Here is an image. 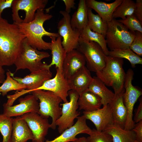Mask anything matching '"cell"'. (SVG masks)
Here are the masks:
<instances>
[{
	"mask_svg": "<svg viewBox=\"0 0 142 142\" xmlns=\"http://www.w3.org/2000/svg\"><path fill=\"white\" fill-rule=\"evenodd\" d=\"M26 38L16 24L0 17V65L14 64Z\"/></svg>",
	"mask_w": 142,
	"mask_h": 142,
	"instance_id": "obj_1",
	"label": "cell"
},
{
	"mask_svg": "<svg viewBox=\"0 0 142 142\" xmlns=\"http://www.w3.org/2000/svg\"><path fill=\"white\" fill-rule=\"evenodd\" d=\"M53 17L51 14L44 13V9H38L35 13L33 20L28 23L13 22L16 24L25 36L28 44L39 50H50V42L44 41L43 37L47 36L56 38L59 36L58 33L46 31L43 27L44 22Z\"/></svg>",
	"mask_w": 142,
	"mask_h": 142,
	"instance_id": "obj_2",
	"label": "cell"
},
{
	"mask_svg": "<svg viewBox=\"0 0 142 142\" xmlns=\"http://www.w3.org/2000/svg\"><path fill=\"white\" fill-rule=\"evenodd\" d=\"M123 59L107 56L105 67L96 73L97 76L106 86L112 87L115 94L125 92L124 85L126 73L123 68Z\"/></svg>",
	"mask_w": 142,
	"mask_h": 142,
	"instance_id": "obj_3",
	"label": "cell"
},
{
	"mask_svg": "<svg viewBox=\"0 0 142 142\" xmlns=\"http://www.w3.org/2000/svg\"><path fill=\"white\" fill-rule=\"evenodd\" d=\"M107 24L105 38L107 46L110 50L129 48L135 32L130 31L115 19L113 18Z\"/></svg>",
	"mask_w": 142,
	"mask_h": 142,
	"instance_id": "obj_4",
	"label": "cell"
},
{
	"mask_svg": "<svg viewBox=\"0 0 142 142\" xmlns=\"http://www.w3.org/2000/svg\"><path fill=\"white\" fill-rule=\"evenodd\" d=\"M38 100L40 103L38 114L44 118L50 116L52 122L50 128L55 130V123L62 114V108L60 106L62 100L53 92L41 90H36L31 92Z\"/></svg>",
	"mask_w": 142,
	"mask_h": 142,
	"instance_id": "obj_5",
	"label": "cell"
},
{
	"mask_svg": "<svg viewBox=\"0 0 142 142\" xmlns=\"http://www.w3.org/2000/svg\"><path fill=\"white\" fill-rule=\"evenodd\" d=\"M49 56L48 53L40 51L32 47L26 38L23 42L21 50L14 64L16 71L27 69L31 73L36 71L42 66L43 63L42 60Z\"/></svg>",
	"mask_w": 142,
	"mask_h": 142,
	"instance_id": "obj_6",
	"label": "cell"
},
{
	"mask_svg": "<svg viewBox=\"0 0 142 142\" xmlns=\"http://www.w3.org/2000/svg\"><path fill=\"white\" fill-rule=\"evenodd\" d=\"M50 68L48 64L43 63L38 70L31 73L23 78L14 77L13 74L11 73V76L13 78L19 83L24 85L27 90L24 89L13 94L9 95L8 99L10 101L14 103L20 96L36 90L41 86L45 81L51 79L52 73Z\"/></svg>",
	"mask_w": 142,
	"mask_h": 142,
	"instance_id": "obj_7",
	"label": "cell"
},
{
	"mask_svg": "<svg viewBox=\"0 0 142 142\" xmlns=\"http://www.w3.org/2000/svg\"><path fill=\"white\" fill-rule=\"evenodd\" d=\"M76 49L84 56L86 67L90 71L97 73L105 67L107 55L97 43L86 41L80 37Z\"/></svg>",
	"mask_w": 142,
	"mask_h": 142,
	"instance_id": "obj_8",
	"label": "cell"
},
{
	"mask_svg": "<svg viewBox=\"0 0 142 142\" xmlns=\"http://www.w3.org/2000/svg\"><path fill=\"white\" fill-rule=\"evenodd\" d=\"M48 0H13L11 8L14 22L28 23L33 20L36 11L44 9Z\"/></svg>",
	"mask_w": 142,
	"mask_h": 142,
	"instance_id": "obj_9",
	"label": "cell"
},
{
	"mask_svg": "<svg viewBox=\"0 0 142 142\" xmlns=\"http://www.w3.org/2000/svg\"><path fill=\"white\" fill-rule=\"evenodd\" d=\"M69 100L68 102L61 105L62 114L55 123L58 126L59 133L61 134L66 129L72 126L74 124V119L80 114L77 110L79 108L78 100L79 94L72 90L68 92Z\"/></svg>",
	"mask_w": 142,
	"mask_h": 142,
	"instance_id": "obj_10",
	"label": "cell"
},
{
	"mask_svg": "<svg viewBox=\"0 0 142 142\" xmlns=\"http://www.w3.org/2000/svg\"><path fill=\"white\" fill-rule=\"evenodd\" d=\"M59 13L63 17L58 24V33L63 38L62 45L67 53L76 49L79 44L80 32L73 29L70 23L71 16L65 11H61Z\"/></svg>",
	"mask_w": 142,
	"mask_h": 142,
	"instance_id": "obj_11",
	"label": "cell"
},
{
	"mask_svg": "<svg viewBox=\"0 0 142 142\" xmlns=\"http://www.w3.org/2000/svg\"><path fill=\"white\" fill-rule=\"evenodd\" d=\"M31 131L33 142H44L50 127L48 118L41 117L37 112H30L22 115Z\"/></svg>",
	"mask_w": 142,
	"mask_h": 142,
	"instance_id": "obj_12",
	"label": "cell"
},
{
	"mask_svg": "<svg viewBox=\"0 0 142 142\" xmlns=\"http://www.w3.org/2000/svg\"><path fill=\"white\" fill-rule=\"evenodd\" d=\"M38 100L32 94L20 98L19 104L13 106L8 105L4 103L3 104V114L7 117H12L22 116L28 113H38L39 109Z\"/></svg>",
	"mask_w": 142,
	"mask_h": 142,
	"instance_id": "obj_13",
	"label": "cell"
},
{
	"mask_svg": "<svg viewBox=\"0 0 142 142\" xmlns=\"http://www.w3.org/2000/svg\"><path fill=\"white\" fill-rule=\"evenodd\" d=\"M56 69L55 77L45 81L36 90H41L52 92L59 97L64 103L68 102V92L70 90L67 79L63 73Z\"/></svg>",
	"mask_w": 142,
	"mask_h": 142,
	"instance_id": "obj_14",
	"label": "cell"
},
{
	"mask_svg": "<svg viewBox=\"0 0 142 142\" xmlns=\"http://www.w3.org/2000/svg\"><path fill=\"white\" fill-rule=\"evenodd\" d=\"M83 115L86 119L91 121L96 129L103 131L106 128L114 123L111 107L109 104L92 111H84Z\"/></svg>",
	"mask_w": 142,
	"mask_h": 142,
	"instance_id": "obj_15",
	"label": "cell"
},
{
	"mask_svg": "<svg viewBox=\"0 0 142 142\" xmlns=\"http://www.w3.org/2000/svg\"><path fill=\"white\" fill-rule=\"evenodd\" d=\"M76 123L72 126L65 130L59 136L53 139L44 142H74L78 138V134L85 133L89 135L92 129L87 125L86 119L84 115L78 116Z\"/></svg>",
	"mask_w": 142,
	"mask_h": 142,
	"instance_id": "obj_16",
	"label": "cell"
},
{
	"mask_svg": "<svg viewBox=\"0 0 142 142\" xmlns=\"http://www.w3.org/2000/svg\"><path fill=\"white\" fill-rule=\"evenodd\" d=\"M85 64L84 56L76 49L67 53L62 67L65 77L68 79Z\"/></svg>",
	"mask_w": 142,
	"mask_h": 142,
	"instance_id": "obj_17",
	"label": "cell"
},
{
	"mask_svg": "<svg viewBox=\"0 0 142 142\" xmlns=\"http://www.w3.org/2000/svg\"><path fill=\"white\" fill-rule=\"evenodd\" d=\"M93 79L90 71L85 66L67 79L70 90L79 94L88 89Z\"/></svg>",
	"mask_w": 142,
	"mask_h": 142,
	"instance_id": "obj_18",
	"label": "cell"
},
{
	"mask_svg": "<svg viewBox=\"0 0 142 142\" xmlns=\"http://www.w3.org/2000/svg\"><path fill=\"white\" fill-rule=\"evenodd\" d=\"M123 0H115L110 3L95 0H85V2L88 8L95 11L104 21L107 23L113 19L112 15L113 12Z\"/></svg>",
	"mask_w": 142,
	"mask_h": 142,
	"instance_id": "obj_19",
	"label": "cell"
},
{
	"mask_svg": "<svg viewBox=\"0 0 142 142\" xmlns=\"http://www.w3.org/2000/svg\"><path fill=\"white\" fill-rule=\"evenodd\" d=\"M33 133L22 116L13 118L12 133L9 142H27L33 139Z\"/></svg>",
	"mask_w": 142,
	"mask_h": 142,
	"instance_id": "obj_20",
	"label": "cell"
},
{
	"mask_svg": "<svg viewBox=\"0 0 142 142\" xmlns=\"http://www.w3.org/2000/svg\"><path fill=\"white\" fill-rule=\"evenodd\" d=\"M124 92L115 94L114 98L109 104L111 108L114 123L124 129L127 116V111L123 100Z\"/></svg>",
	"mask_w": 142,
	"mask_h": 142,
	"instance_id": "obj_21",
	"label": "cell"
},
{
	"mask_svg": "<svg viewBox=\"0 0 142 142\" xmlns=\"http://www.w3.org/2000/svg\"><path fill=\"white\" fill-rule=\"evenodd\" d=\"M78 103L79 110L87 112L100 109L102 105L100 98L88 89L79 94Z\"/></svg>",
	"mask_w": 142,
	"mask_h": 142,
	"instance_id": "obj_22",
	"label": "cell"
},
{
	"mask_svg": "<svg viewBox=\"0 0 142 142\" xmlns=\"http://www.w3.org/2000/svg\"><path fill=\"white\" fill-rule=\"evenodd\" d=\"M50 38L51 39L50 46L52 57L51 62L48 65L50 68L54 65L56 69L63 73V64L67 53L62 45V37L59 36L57 38L54 37Z\"/></svg>",
	"mask_w": 142,
	"mask_h": 142,
	"instance_id": "obj_23",
	"label": "cell"
},
{
	"mask_svg": "<svg viewBox=\"0 0 142 142\" xmlns=\"http://www.w3.org/2000/svg\"><path fill=\"white\" fill-rule=\"evenodd\" d=\"M88 89L100 98L103 106L110 103L114 97V93L109 89L97 76L93 77V80Z\"/></svg>",
	"mask_w": 142,
	"mask_h": 142,
	"instance_id": "obj_24",
	"label": "cell"
},
{
	"mask_svg": "<svg viewBox=\"0 0 142 142\" xmlns=\"http://www.w3.org/2000/svg\"><path fill=\"white\" fill-rule=\"evenodd\" d=\"M85 0H80L78 7L71 17L70 23L72 28L80 33L87 25L88 10Z\"/></svg>",
	"mask_w": 142,
	"mask_h": 142,
	"instance_id": "obj_25",
	"label": "cell"
},
{
	"mask_svg": "<svg viewBox=\"0 0 142 142\" xmlns=\"http://www.w3.org/2000/svg\"><path fill=\"white\" fill-rule=\"evenodd\" d=\"M103 131L111 136L113 142H133L136 139L135 134L132 129H125L114 123Z\"/></svg>",
	"mask_w": 142,
	"mask_h": 142,
	"instance_id": "obj_26",
	"label": "cell"
},
{
	"mask_svg": "<svg viewBox=\"0 0 142 142\" xmlns=\"http://www.w3.org/2000/svg\"><path fill=\"white\" fill-rule=\"evenodd\" d=\"M80 37L86 41H93L97 43L105 54L108 55L109 50L106 45L105 37L102 34L93 31L87 25L80 32Z\"/></svg>",
	"mask_w": 142,
	"mask_h": 142,
	"instance_id": "obj_27",
	"label": "cell"
},
{
	"mask_svg": "<svg viewBox=\"0 0 142 142\" xmlns=\"http://www.w3.org/2000/svg\"><path fill=\"white\" fill-rule=\"evenodd\" d=\"M88 22L87 25L93 31L100 34L105 37L107 30V23L104 21L98 14H95L92 9L88 8Z\"/></svg>",
	"mask_w": 142,
	"mask_h": 142,
	"instance_id": "obj_28",
	"label": "cell"
},
{
	"mask_svg": "<svg viewBox=\"0 0 142 142\" xmlns=\"http://www.w3.org/2000/svg\"><path fill=\"white\" fill-rule=\"evenodd\" d=\"M108 55L126 59L129 61L132 68H134L137 64H142V58L130 48L109 51Z\"/></svg>",
	"mask_w": 142,
	"mask_h": 142,
	"instance_id": "obj_29",
	"label": "cell"
},
{
	"mask_svg": "<svg viewBox=\"0 0 142 142\" xmlns=\"http://www.w3.org/2000/svg\"><path fill=\"white\" fill-rule=\"evenodd\" d=\"M135 3L132 0H123L121 3L115 9L112 15L113 19L120 18L125 19L128 16L134 14Z\"/></svg>",
	"mask_w": 142,
	"mask_h": 142,
	"instance_id": "obj_30",
	"label": "cell"
},
{
	"mask_svg": "<svg viewBox=\"0 0 142 142\" xmlns=\"http://www.w3.org/2000/svg\"><path fill=\"white\" fill-rule=\"evenodd\" d=\"M11 73L8 70L6 73V78L0 86V92L3 96L10 91L15 90L21 91L26 89V86L14 79L11 76Z\"/></svg>",
	"mask_w": 142,
	"mask_h": 142,
	"instance_id": "obj_31",
	"label": "cell"
},
{
	"mask_svg": "<svg viewBox=\"0 0 142 142\" xmlns=\"http://www.w3.org/2000/svg\"><path fill=\"white\" fill-rule=\"evenodd\" d=\"M13 118L0 114V132L3 137L2 142H9L11 136Z\"/></svg>",
	"mask_w": 142,
	"mask_h": 142,
	"instance_id": "obj_32",
	"label": "cell"
},
{
	"mask_svg": "<svg viewBox=\"0 0 142 142\" xmlns=\"http://www.w3.org/2000/svg\"><path fill=\"white\" fill-rule=\"evenodd\" d=\"M118 20L130 31L133 32L137 31L142 33V23L134 14L127 16L125 19Z\"/></svg>",
	"mask_w": 142,
	"mask_h": 142,
	"instance_id": "obj_33",
	"label": "cell"
},
{
	"mask_svg": "<svg viewBox=\"0 0 142 142\" xmlns=\"http://www.w3.org/2000/svg\"><path fill=\"white\" fill-rule=\"evenodd\" d=\"M89 135L86 138V142H113L111 136L104 131L93 129Z\"/></svg>",
	"mask_w": 142,
	"mask_h": 142,
	"instance_id": "obj_34",
	"label": "cell"
},
{
	"mask_svg": "<svg viewBox=\"0 0 142 142\" xmlns=\"http://www.w3.org/2000/svg\"><path fill=\"white\" fill-rule=\"evenodd\" d=\"M129 48L140 57L142 56V33L136 31Z\"/></svg>",
	"mask_w": 142,
	"mask_h": 142,
	"instance_id": "obj_35",
	"label": "cell"
},
{
	"mask_svg": "<svg viewBox=\"0 0 142 142\" xmlns=\"http://www.w3.org/2000/svg\"><path fill=\"white\" fill-rule=\"evenodd\" d=\"M132 130L135 134L136 140L142 142V120L135 124Z\"/></svg>",
	"mask_w": 142,
	"mask_h": 142,
	"instance_id": "obj_36",
	"label": "cell"
},
{
	"mask_svg": "<svg viewBox=\"0 0 142 142\" xmlns=\"http://www.w3.org/2000/svg\"><path fill=\"white\" fill-rule=\"evenodd\" d=\"M134 14L142 23V0H136Z\"/></svg>",
	"mask_w": 142,
	"mask_h": 142,
	"instance_id": "obj_37",
	"label": "cell"
},
{
	"mask_svg": "<svg viewBox=\"0 0 142 142\" xmlns=\"http://www.w3.org/2000/svg\"><path fill=\"white\" fill-rule=\"evenodd\" d=\"M133 120L135 123H137L142 120V100L141 98L140 99L139 105L135 111Z\"/></svg>",
	"mask_w": 142,
	"mask_h": 142,
	"instance_id": "obj_38",
	"label": "cell"
},
{
	"mask_svg": "<svg viewBox=\"0 0 142 142\" xmlns=\"http://www.w3.org/2000/svg\"><path fill=\"white\" fill-rule=\"evenodd\" d=\"M13 0H0V17L5 9L11 7Z\"/></svg>",
	"mask_w": 142,
	"mask_h": 142,
	"instance_id": "obj_39",
	"label": "cell"
},
{
	"mask_svg": "<svg viewBox=\"0 0 142 142\" xmlns=\"http://www.w3.org/2000/svg\"><path fill=\"white\" fill-rule=\"evenodd\" d=\"M65 6V11L69 13L71 8H74L75 4L74 0H63Z\"/></svg>",
	"mask_w": 142,
	"mask_h": 142,
	"instance_id": "obj_40",
	"label": "cell"
},
{
	"mask_svg": "<svg viewBox=\"0 0 142 142\" xmlns=\"http://www.w3.org/2000/svg\"><path fill=\"white\" fill-rule=\"evenodd\" d=\"M5 71L3 66L0 65V84H2L6 79Z\"/></svg>",
	"mask_w": 142,
	"mask_h": 142,
	"instance_id": "obj_41",
	"label": "cell"
},
{
	"mask_svg": "<svg viewBox=\"0 0 142 142\" xmlns=\"http://www.w3.org/2000/svg\"><path fill=\"white\" fill-rule=\"evenodd\" d=\"M86 138L84 137H82L79 138L74 142H86Z\"/></svg>",
	"mask_w": 142,
	"mask_h": 142,
	"instance_id": "obj_42",
	"label": "cell"
}]
</instances>
